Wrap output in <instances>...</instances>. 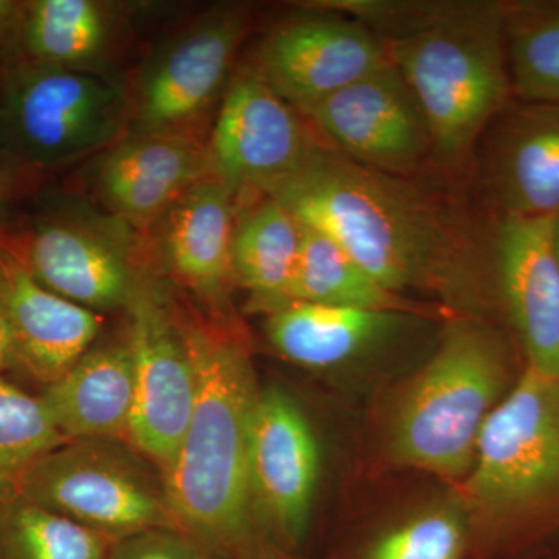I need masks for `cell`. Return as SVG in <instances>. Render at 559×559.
Segmentation results:
<instances>
[{"label": "cell", "mask_w": 559, "mask_h": 559, "mask_svg": "<svg viewBox=\"0 0 559 559\" xmlns=\"http://www.w3.org/2000/svg\"><path fill=\"white\" fill-rule=\"evenodd\" d=\"M64 441L39 395L0 377V506L20 495L36 460Z\"/></svg>", "instance_id": "obj_27"}, {"label": "cell", "mask_w": 559, "mask_h": 559, "mask_svg": "<svg viewBox=\"0 0 559 559\" xmlns=\"http://www.w3.org/2000/svg\"><path fill=\"white\" fill-rule=\"evenodd\" d=\"M320 474L318 437L286 390H261L249 444L253 518L264 536L294 550L310 527Z\"/></svg>", "instance_id": "obj_14"}, {"label": "cell", "mask_w": 559, "mask_h": 559, "mask_svg": "<svg viewBox=\"0 0 559 559\" xmlns=\"http://www.w3.org/2000/svg\"><path fill=\"white\" fill-rule=\"evenodd\" d=\"M3 121L17 160L40 171L97 156L128 134V91L109 76L20 61L3 70Z\"/></svg>", "instance_id": "obj_6"}, {"label": "cell", "mask_w": 559, "mask_h": 559, "mask_svg": "<svg viewBox=\"0 0 559 559\" xmlns=\"http://www.w3.org/2000/svg\"><path fill=\"white\" fill-rule=\"evenodd\" d=\"M311 121L250 66L231 76L207 148L210 170L235 201L266 193L297 175L323 139Z\"/></svg>", "instance_id": "obj_10"}, {"label": "cell", "mask_w": 559, "mask_h": 559, "mask_svg": "<svg viewBox=\"0 0 559 559\" xmlns=\"http://www.w3.org/2000/svg\"><path fill=\"white\" fill-rule=\"evenodd\" d=\"M310 10L267 32L249 64L304 116L390 62L384 40L362 22L337 11Z\"/></svg>", "instance_id": "obj_13"}, {"label": "cell", "mask_w": 559, "mask_h": 559, "mask_svg": "<svg viewBox=\"0 0 559 559\" xmlns=\"http://www.w3.org/2000/svg\"><path fill=\"white\" fill-rule=\"evenodd\" d=\"M469 546L465 518L454 510H429L374 536L359 559H463Z\"/></svg>", "instance_id": "obj_28"}, {"label": "cell", "mask_w": 559, "mask_h": 559, "mask_svg": "<svg viewBox=\"0 0 559 559\" xmlns=\"http://www.w3.org/2000/svg\"><path fill=\"white\" fill-rule=\"evenodd\" d=\"M305 117L334 148L371 170L417 178L433 162L428 120L392 62L334 92Z\"/></svg>", "instance_id": "obj_12"}, {"label": "cell", "mask_w": 559, "mask_h": 559, "mask_svg": "<svg viewBox=\"0 0 559 559\" xmlns=\"http://www.w3.org/2000/svg\"><path fill=\"white\" fill-rule=\"evenodd\" d=\"M0 300L14 341V370L49 388L92 347L102 330L98 312L44 288L0 249Z\"/></svg>", "instance_id": "obj_18"}, {"label": "cell", "mask_w": 559, "mask_h": 559, "mask_svg": "<svg viewBox=\"0 0 559 559\" xmlns=\"http://www.w3.org/2000/svg\"><path fill=\"white\" fill-rule=\"evenodd\" d=\"M44 175L46 171H40L21 160L0 165V215L13 202L36 193L43 186ZM0 226L3 224L0 223Z\"/></svg>", "instance_id": "obj_31"}, {"label": "cell", "mask_w": 559, "mask_h": 559, "mask_svg": "<svg viewBox=\"0 0 559 559\" xmlns=\"http://www.w3.org/2000/svg\"><path fill=\"white\" fill-rule=\"evenodd\" d=\"M264 197L340 242L384 288L433 289L462 301L491 267L489 231L465 205L415 178L349 159L323 140L297 175Z\"/></svg>", "instance_id": "obj_1"}, {"label": "cell", "mask_w": 559, "mask_h": 559, "mask_svg": "<svg viewBox=\"0 0 559 559\" xmlns=\"http://www.w3.org/2000/svg\"><path fill=\"white\" fill-rule=\"evenodd\" d=\"M197 373L186 436L164 473L176 524L235 559L263 535L253 518L249 444L260 388L248 344L223 318L176 308Z\"/></svg>", "instance_id": "obj_2"}, {"label": "cell", "mask_w": 559, "mask_h": 559, "mask_svg": "<svg viewBox=\"0 0 559 559\" xmlns=\"http://www.w3.org/2000/svg\"><path fill=\"white\" fill-rule=\"evenodd\" d=\"M237 201L218 179L209 176L173 202L159 224L156 246L165 270L180 285L224 318L235 283L231 266Z\"/></svg>", "instance_id": "obj_19"}, {"label": "cell", "mask_w": 559, "mask_h": 559, "mask_svg": "<svg viewBox=\"0 0 559 559\" xmlns=\"http://www.w3.org/2000/svg\"><path fill=\"white\" fill-rule=\"evenodd\" d=\"M300 245L299 221L274 198L238 202L231 266L235 283L248 290L249 310L270 316L288 307Z\"/></svg>", "instance_id": "obj_22"}, {"label": "cell", "mask_w": 559, "mask_h": 559, "mask_svg": "<svg viewBox=\"0 0 559 559\" xmlns=\"http://www.w3.org/2000/svg\"><path fill=\"white\" fill-rule=\"evenodd\" d=\"M250 24L248 7L223 3L162 44L128 92V134L198 140L194 130L223 100Z\"/></svg>", "instance_id": "obj_9"}, {"label": "cell", "mask_w": 559, "mask_h": 559, "mask_svg": "<svg viewBox=\"0 0 559 559\" xmlns=\"http://www.w3.org/2000/svg\"><path fill=\"white\" fill-rule=\"evenodd\" d=\"M551 216H498L491 267L527 367L559 380V261Z\"/></svg>", "instance_id": "obj_15"}, {"label": "cell", "mask_w": 559, "mask_h": 559, "mask_svg": "<svg viewBox=\"0 0 559 559\" xmlns=\"http://www.w3.org/2000/svg\"><path fill=\"white\" fill-rule=\"evenodd\" d=\"M134 366V406L128 441L165 473L189 426L197 373L178 312L148 278L127 307Z\"/></svg>", "instance_id": "obj_11"}, {"label": "cell", "mask_w": 559, "mask_h": 559, "mask_svg": "<svg viewBox=\"0 0 559 559\" xmlns=\"http://www.w3.org/2000/svg\"><path fill=\"white\" fill-rule=\"evenodd\" d=\"M300 226L301 245L290 283L289 305L426 316L428 308L384 288L340 242L322 231Z\"/></svg>", "instance_id": "obj_24"}, {"label": "cell", "mask_w": 559, "mask_h": 559, "mask_svg": "<svg viewBox=\"0 0 559 559\" xmlns=\"http://www.w3.org/2000/svg\"><path fill=\"white\" fill-rule=\"evenodd\" d=\"M109 559H230L180 528H154L114 540Z\"/></svg>", "instance_id": "obj_29"}, {"label": "cell", "mask_w": 559, "mask_h": 559, "mask_svg": "<svg viewBox=\"0 0 559 559\" xmlns=\"http://www.w3.org/2000/svg\"><path fill=\"white\" fill-rule=\"evenodd\" d=\"M66 440H128L134 366L128 341L94 345L39 395Z\"/></svg>", "instance_id": "obj_20"}, {"label": "cell", "mask_w": 559, "mask_h": 559, "mask_svg": "<svg viewBox=\"0 0 559 559\" xmlns=\"http://www.w3.org/2000/svg\"><path fill=\"white\" fill-rule=\"evenodd\" d=\"M134 227L75 197L55 198L3 250L44 288L92 311L127 308L143 275Z\"/></svg>", "instance_id": "obj_8"}, {"label": "cell", "mask_w": 559, "mask_h": 559, "mask_svg": "<svg viewBox=\"0 0 559 559\" xmlns=\"http://www.w3.org/2000/svg\"><path fill=\"white\" fill-rule=\"evenodd\" d=\"M509 378V353L498 331L474 314L452 320L393 415L395 462L444 479H466L480 430Z\"/></svg>", "instance_id": "obj_4"}, {"label": "cell", "mask_w": 559, "mask_h": 559, "mask_svg": "<svg viewBox=\"0 0 559 559\" xmlns=\"http://www.w3.org/2000/svg\"><path fill=\"white\" fill-rule=\"evenodd\" d=\"M212 176L200 140L127 134L87 165L84 183L100 209L132 227H150L200 180Z\"/></svg>", "instance_id": "obj_16"}, {"label": "cell", "mask_w": 559, "mask_h": 559, "mask_svg": "<svg viewBox=\"0 0 559 559\" xmlns=\"http://www.w3.org/2000/svg\"><path fill=\"white\" fill-rule=\"evenodd\" d=\"M426 316L293 304L267 316L266 333L283 358L305 369H333L358 358Z\"/></svg>", "instance_id": "obj_21"}, {"label": "cell", "mask_w": 559, "mask_h": 559, "mask_svg": "<svg viewBox=\"0 0 559 559\" xmlns=\"http://www.w3.org/2000/svg\"><path fill=\"white\" fill-rule=\"evenodd\" d=\"M466 498L491 539L514 533L559 503V380L525 369L489 414L465 479Z\"/></svg>", "instance_id": "obj_5"}, {"label": "cell", "mask_w": 559, "mask_h": 559, "mask_svg": "<svg viewBox=\"0 0 559 559\" xmlns=\"http://www.w3.org/2000/svg\"><path fill=\"white\" fill-rule=\"evenodd\" d=\"M120 10L98 0H28L24 60L105 75L103 66L119 38Z\"/></svg>", "instance_id": "obj_23"}, {"label": "cell", "mask_w": 559, "mask_h": 559, "mask_svg": "<svg viewBox=\"0 0 559 559\" xmlns=\"http://www.w3.org/2000/svg\"><path fill=\"white\" fill-rule=\"evenodd\" d=\"M511 92L522 103L559 102V3H506Z\"/></svg>", "instance_id": "obj_25"}, {"label": "cell", "mask_w": 559, "mask_h": 559, "mask_svg": "<svg viewBox=\"0 0 559 559\" xmlns=\"http://www.w3.org/2000/svg\"><path fill=\"white\" fill-rule=\"evenodd\" d=\"M235 559H299L293 555V550L285 549L280 544L267 538V536H257L252 543L248 544L237 555Z\"/></svg>", "instance_id": "obj_32"}, {"label": "cell", "mask_w": 559, "mask_h": 559, "mask_svg": "<svg viewBox=\"0 0 559 559\" xmlns=\"http://www.w3.org/2000/svg\"><path fill=\"white\" fill-rule=\"evenodd\" d=\"M14 370V341L5 308L0 300V377Z\"/></svg>", "instance_id": "obj_33"}, {"label": "cell", "mask_w": 559, "mask_h": 559, "mask_svg": "<svg viewBox=\"0 0 559 559\" xmlns=\"http://www.w3.org/2000/svg\"><path fill=\"white\" fill-rule=\"evenodd\" d=\"M20 495L117 540L179 528L164 473L128 440H69L36 460Z\"/></svg>", "instance_id": "obj_7"}, {"label": "cell", "mask_w": 559, "mask_h": 559, "mask_svg": "<svg viewBox=\"0 0 559 559\" xmlns=\"http://www.w3.org/2000/svg\"><path fill=\"white\" fill-rule=\"evenodd\" d=\"M25 14L27 2L0 0V68L3 70L24 60Z\"/></svg>", "instance_id": "obj_30"}, {"label": "cell", "mask_w": 559, "mask_h": 559, "mask_svg": "<svg viewBox=\"0 0 559 559\" xmlns=\"http://www.w3.org/2000/svg\"><path fill=\"white\" fill-rule=\"evenodd\" d=\"M112 544L24 496L0 506V559H109Z\"/></svg>", "instance_id": "obj_26"}, {"label": "cell", "mask_w": 559, "mask_h": 559, "mask_svg": "<svg viewBox=\"0 0 559 559\" xmlns=\"http://www.w3.org/2000/svg\"><path fill=\"white\" fill-rule=\"evenodd\" d=\"M551 238H554L555 253L559 261V210L554 215V226H551Z\"/></svg>", "instance_id": "obj_35"}, {"label": "cell", "mask_w": 559, "mask_h": 559, "mask_svg": "<svg viewBox=\"0 0 559 559\" xmlns=\"http://www.w3.org/2000/svg\"><path fill=\"white\" fill-rule=\"evenodd\" d=\"M503 11V2L462 0L447 20L385 43L390 62L428 120L433 164L444 170L468 167L481 135L513 95Z\"/></svg>", "instance_id": "obj_3"}, {"label": "cell", "mask_w": 559, "mask_h": 559, "mask_svg": "<svg viewBox=\"0 0 559 559\" xmlns=\"http://www.w3.org/2000/svg\"><path fill=\"white\" fill-rule=\"evenodd\" d=\"M13 151H11L9 134H7L5 121H3L2 110H0V165L16 162Z\"/></svg>", "instance_id": "obj_34"}, {"label": "cell", "mask_w": 559, "mask_h": 559, "mask_svg": "<svg viewBox=\"0 0 559 559\" xmlns=\"http://www.w3.org/2000/svg\"><path fill=\"white\" fill-rule=\"evenodd\" d=\"M479 145L481 191L499 216L558 212L559 102L507 106Z\"/></svg>", "instance_id": "obj_17"}]
</instances>
